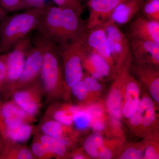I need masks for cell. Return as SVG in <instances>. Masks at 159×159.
Listing matches in <instances>:
<instances>
[{"label":"cell","instance_id":"1","mask_svg":"<svg viewBox=\"0 0 159 159\" xmlns=\"http://www.w3.org/2000/svg\"><path fill=\"white\" fill-rule=\"evenodd\" d=\"M32 40L41 47L43 62L40 77L44 93L50 99H57L65 89L63 73L57 44L38 32Z\"/></svg>","mask_w":159,"mask_h":159},{"label":"cell","instance_id":"2","mask_svg":"<svg viewBox=\"0 0 159 159\" xmlns=\"http://www.w3.org/2000/svg\"><path fill=\"white\" fill-rule=\"evenodd\" d=\"M46 5L31 7L23 12L6 15L0 20V44L2 53L10 51L20 41L35 30Z\"/></svg>","mask_w":159,"mask_h":159},{"label":"cell","instance_id":"3","mask_svg":"<svg viewBox=\"0 0 159 159\" xmlns=\"http://www.w3.org/2000/svg\"><path fill=\"white\" fill-rule=\"evenodd\" d=\"M86 31L75 41L57 45L62 63L65 89L71 90L83 76L80 50L85 41Z\"/></svg>","mask_w":159,"mask_h":159},{"label":"cell","instance_id":"4","mask_svg":"<svg viewBox=\"0 0 159 159\" xmlns=\"http://www.w3.org/2000/svg\"><path fill=\"white\" fill-rule=\"evenodd\" d=\"M30 35L20 41L10 51L3 54L7 71L6 84L2 93H12V88L21 74L27 54L33 47Z\"/></svg>","mask_w":159,"mask_h":159},{"label":"cell","instance_id":"5","mask_svg":"<svg viewBox=\"0 0 159 159\" xmlns=\"http://www.w3.org/2000/svg\"><path fill=\"white\" fill-rule=\"evenodd\" d=\"M105 26L111 54L119 73L127 68L130 62L132 52L130 41L118 25L110 20L105 23Z\"/></svg>","mask_w":159,"mask_h":159},{"label":"cell","instance_id":"6","mask_svg":"<svg viewBox=\"0 0 159 159\" xmlns=\"http://www.w3.org/2000/svg\"><path fill=\"white\" fill-rule=\"evenodd\" d=\"M63 27L62 8L46 4L35 31L51 39L59 46L62 43Z\"/></svg>","mask_w":159,"mask_h":159},{"label":"cell","instance_id":"7","mask_svg":"<svg viewBox=\"0 0 159 159\" xmlns=\"http://www.w3.org/2000/svg\"><path fill=\"white\" fill-rule=\"evenodd\" d=\"M33 47L27 54L21 74L13 85L12 93L32 84L39 79L42 66L43 51L37 43L33 41Z\"/></svg>","mask_w":159,"mask_h":159},{"label":"cell","instance_id":"8","mask_svg":"<svg viewBox=\"0 0 159 159\" xmlns=\"http://www.w3.org/2000/svg\"><path fill=\"white\" fill-rule=\"evenodd\" d=\"M43 93L42 86L38 80L24 88L13 91L12 100L27 113L35 117L41 107Z\"/></svg>","mask_w":159,"mask_h":159},{"label":"cell","instance_id":"9","mask_svg":"<svg viewBox=\"0 0 159 159\" xmlns=\"http://www.w3.org/2000/svg\"><path fill=\"white\" fill-rule=\"evenodd\" d=\"M83 46L103 57L115 69L106 32L105 24L87 30Z\"/></svg>","mask_w":159,"mask_h":159},{"label":"cell","instance_id":"10","mask_svg":"<svg viewBox=\"0 0 159 159\" xmlns=\"http://www.w3.org/2000/svg\"><path fill=\"white\" fill-rule=\"evenodd\" d=\"M127 0H88L89 16L86 21L87 30L104 25L119 4Z\"/></svg>","mask_w":159,"mask_h":159},{"label":"cell","instance_id":"11","mask_svg":"<svg viewBox=\"0 0 159 159\" xmlns=\"http://www.w3.org/2000/svg\"><path fill=\"white\" fill-rule=\"evenodd\" d=\"M62 9V41L60 45L75 41L87 30L86 21L81 17V11L70 9Z\"/></svg>","mask_w":159,"mask_h":159},{"label":"cell","instance_id":"12","mask_svg":"<svg viewBox=\"0 0 159 159\" xmlns=\"http://www.w3.org/2000/svg\"><path fill=\"white\" fill-rule=\"evenodd\" d=\"M80 57L83 67L92 77L97 80L108 77L115 72L108 62L100 55L83 46L80 50Z\"/></svg>","mask_w":159,"mask_h":159},{"label":"cell","instance_id":"13","mask_svg":"<svg viewBox=\"0 0 159 159\" xmlns=\"http://www.w3.org/2000/svg\"><path fill=\"white\" fill-rule=\"evenodd\" d=\"M129 39L147 40L159 44V22L138 16L131 21Z\"/></svg>","mask_w":159,"mask_h":159},{"label":"cell","instance_id":"14","mask_svg":"<svg viewBox=\"0 0 159 159\" xmlns=\"http://www.w3.org/2000/svg\"><path fill=\"white\" fill-rule=\"evenodd\" d=\"M129 41L132 52L138 63L158 65L159 43L152 41L137 39H131Z\"/></svg>","mask_w":159,"mask_h":159},{"label":"cell","instance_id":"15","mask_svg":"<svg viewBox=\"0 0 159 159\" xmlns=\"http://www.w3.org/2000/svg\"><path fill=\"white\" fill-rule=\"evenodd\" d=\"M124 102L122 114L125 118H129L135 112L140 102V88L136 81L126 74L125 82Z\"/></svg>","mask_w":159,"mask_h":159},{"label":"cell","instance_id":"16","mask_svg":"<svg viewBox=\"0 0 159 159\" xmlns=\"http://www.w3.org/2000/svg\"><path fill=\"white\" fill-rule=\"evenodd\" d=\"M145 0H127L119 4L113 11L110 19L117 25H125L130 22L141 11Z\"/></svg>","mask_w":159,"mask_h":159},{"label":"cell","instance_id":"17","mask_svg":"<svg viewBox=\"0 0 159 159\" xmlns=\"http://www.w3.org/2000/svg\"><path fill=\"white\" fill-rule=\"evenodd\" d=\"M155 119L154 104L152 99L143 97L133 115L129 118V122L134 126L142 125L148 127L152 124Z\"/></svg>","mask_w":159,"mask_h":159},{"label":"cell","instance_id":"18","mask_svg":"<svg viewBox=\"0 0 159 159\" xmlns=\"http://www.w3.org/2000/svg\"><path fill=\"white\" fill-rule=\"evenodd\" d=\"M127 73V70L125 69L119 73V77L107 97V109L112 119L115 120H119L122 115V96L120 90V87L124 82Z\"/></svg>","mask_w":159,"mask_h":159},{"label":"cell","instance_id":"19","mask_svg":"<svg viewBox=\"0 0 159 159\" xmlns=\"http://www.w3.org/2000/svg\"><path fill=\"white\" fill-rule=\"evenodd\" d=\"M40 130L42 133L58 139L67 146L71 144L74 138L70 126L51 119H45L40 125Z\"/></svg>","mask_w":159,"mask_h":159},{"label":"cell","instance_id":"20","mask_svg":"<svg viewBox=\"0 0 159 159\" xmlns=\"http://www.w3.org/2000/svg\"><path fill=\"white\" fill-rule=\"evenodd\" d=\"M36 128L31 124H25L14 129L7 130L0 134L5 145L20 144L28 141Z\"/></svg>","mask_w":159,"mask_h":159},{"label":"cell","instance_id":"21","mask_svg":"<svg viewBox=\"0 0 159 159\" xmlns=\"http://www.w3.org/2000/svg\"><path fill=\"white\" fill-rule=\"evenodd\" d=\"M75 106L64 105L50 106L47 110L45 119H51L62 125L71 126L73 123V116Z\"/></svg>","mask_w":159,"mask_h":159},{"label":"cell","instance_id":"22","mask_svg":"<svg viewBox=\"0 0 159 159\" xmlns=\"http://www.w3.org/2000/svg\"><path fill=\"white\" fill-rule=\"evenodd\" d=\"M36 137L53 157L61 158L66 154L67 146L58 139L42 133Z\"/></svg>","mask_w":159,"mask_h":159},{"label":"cell","instance_id":"23","mask_svg":"<svg viewBox=\"0 0 159 159\" xmlns=\"http://www.w3.org/2000/svg\"><path fill=\"white\" fill-rule=\"evenodd\" d=\"M31 150L19 144L5 145L2 159H34Z\"/></svg>","mask_w":159,"mask_h":159},{"label":"cell","instance_id":"24","mask_svg":"<svg viewBox=\"0 0 159 159\" xmlns=\"http://www.w3.org/2000/svg\"><path fill=\"white\" fill-rule=\"evenodd\" d=\"M104 141L101 134L95 132L91 134L84 144V148L89 156L94 158H98V152L102 146Z\"/></svg>","mask_w":159,"mask_h":159},{"label":"cell","instance_id":"25","mask_svg":"<svg viewBox=\"0 0 159 159\" xmlns=\"http://www.w3.org/2000/svg\"><path fill=\"white\" fill-rule=\"evenodd\" d=\"M91 122L90 116L85 109L75 106L73 124L76 128L80 130L87 129L90 125Z\"/></svg>","mask_w":159,"mask_h":159},{"label":"cell","instance_id":"26","mask_svg":"<svg viewBox=\"0 0 159 159\" xmlns=\"http://www.w3.org/2000/svg\"><path fill=\"white\" fill-rule=\"evenodd\" d=\"M140 11L148 19L159 22V0H145Z\"/></svg>","mask_w":159,"mask_h":159},{"label":"cell","instance_id":"27","mask_svg":"<svg viewBox=\"0 0 159 159\" xmlns=\"http://www.w3.org/2000/svg\"><path fill=\"white\" fill-rule=\"evenodd\" d=\"M0 6L6 14L31 8L26 0H0Z\"/></svg>","mask_w":159,"mask_h":159},{"label":"cell","instance_id":"28","mask_svg":"<svg viewBox=\"0 0 159 159\" xmlns=\"http://www.w3.org/2000/svg\"><path fill=\"white\" fill-rule=\"evenodd\" d=\"M30 150L35 158L48 159L53 157L36 136L31 144Z\"/></svg>","mask_w":159,"mask_h":159},{"label":"cell","instance_id":"29","mask_svg":"<svg viewBox=\"0 0 159 159\" xmlns=\"http://www.w3.org/2000/svg\"><path fill=\"white\" fill-rule=\"evenodd\" d=\"M70 90L74 97L80 101L85 100L89 93L85 84L82 79L74 84Z\"/></svg>","mask_w":159,"mask_h":159},{"label":"cell","instance_id":"30","mask_svg":"<svg viewBox=\"0 0 159 159\" xmlns=\"http://www.w3.org/2000/svg\"><path fill=\"white\" fill-rule=\"evenodd\" d=\"M56 6L63 9H70L83 12V7L79 0H53Z\"/></svg>","mask_w":159,"mask_h":159},{"label":"cell","instance_id":"31","mask_svg":"<svg viewBox=\"0 0 159 159\" xmlns=\"http://www.w3.org/2000/svg\"><path fill=\"white\" fill-rule=\"evenodd\" d=\"M82 79L85 84L89 93L97 92L102 89V86L98 82L97 79L94 78L92 76H86L84 77L83 75Z\"/></svg>","mask_w":159,"mask_h":159},{"label":"cell","instance_id":"32","mask_svg":"<svg viewBox=\"0 0 159 159\" xmlns=\"http://www.w3.org/2000/svg\"><path fill=\"white\" fill-rule=\"evenodd\" d=\"M143 157L142 151L139 148L131 147L126 149L122 154L120 158L122 159H139Z\"/></svg>","mask_w":159,"mask_h":159},{"label":"cell","instance_id":"33","mask_svg":"<svg viewBox=\"0 0 159 159\" xmlns=\"http://www.w3.org/2000/svg\"><path fill=\"white\" fill-rule=\"evenodd\" d=\"M85 109L90 116L91 121L95 119H102L103 111L100 106L93 104Z\"/></svg>","mask_w":159,"mask_h":159},{"label":"cell","instance_id":"34","mask_svg":"<svg viewBox=\"0 0 159 159\" xmlns=\"http://www.w3.org/2000/svg\"><path fill=\"white\" fill-rule=\"evenodd\" d=\"M7 71L3 54L0 55V93H2L6 84Z\"/></svg>","mask_w":159,"mask_h":159},{"label":"cell","instance_id":"35","mask_svg":"<svg viewBox=\"0 0 159 159\" xmlns=\"http://www.w3.org/2000/svg\"><path fill=\"white\" fill-rule=\"evenodd\" d=\"M151 96L156 102H159V78L153 80L149 85Z\"/></svg>","mask_w":159,"mask_h":159},{"label":"cell","instance_id":"36","mask_svg":"<svg viewBox=\"0 0 159 159\" xmlns=\"http://www.w3.org/2000/svg\"><path fill=\"white\" fill-rule=\"evenodd\" d=\"M90 126L94 130L97 132L102 131L105 129V124L102 119H95L92 120Z\"/></svg>","mask_w":159,"mask_h":159},{"label":"cell","instance_id":"37","mask_svg":"<svg viewBox=\"0 0 159 159\" xmlns=\"http://www.w3.org/2000/svg\"><path fill=\"white\" fill-rule=\"evenodd\" d=\"M143 158L146 159H156L159 158V154L155 148L152 146H148L145 151Z\"/></svg>","mask_w":159,"mask_h":159},{"label":"cell","instance_id":"38","mask_svg":"<svg viewBox=\"0 0 159 159\" xmlns=\"http://www.w3.org/2000/svg\"><path fill=\"white\" fill-rule=\"evenodd\" d=\"M112 156L110 149L104 146H102L98 152V158L101 159H109Z\"/></svg>","mask_w":159,"mask_h":159},{"label":"cell","instance_id":"39","mask_svg":"<svg viewBox=\"0 0 159 159\" xmlns=\"http://www.w3.org/2000/svg\"><path fill=\"white\" fill-rule=\"evenodd\" d=\"M30 7L42 6L45 5V0H26Z\"/></svg>","mask_w":159,"mask_h":159},{"label":"cell","instance_id":"40","mask_svg":"<svg viewBox=\"0 0 159 159\" xmlns=\"http://www.w3.org/2000/svg\"><path fill=\"white\" fill-rule=\"evenodd\" d=\"M5 147V143L2 137L0 136V159H2L3 150Z\"/></svg>","mask_w":159,"mask_h":159},{"label":"cell","instance_id":"41","mask_svg":"<svg viewBox=\"0 0 159 159\" xmlns=\"http://www.w3.org/2000/svg\"><path fill=\"white\" fill-rule=\"evenodd\" d=\"M72 158L74 159H84V157L82 154L80 152H75L72 156Z\"/></svg>","mask_w":159,"mask_h":159},{"label":"cell","instance_id":"42","mask_svg":"<svg viewBox=\"0 0 159 159\" xmlns=\"http://www.w3.org/2000/svg\"><path fill=\"white\" fill-rule=\"evenodd\" d=\"M7 15V14L5 12L0 6V20L2 19L3 17H5Z\"/></svg>","mask_w":159,"mask_h":159},{"label":"cell","instance_id":"43","mask_svg":"<svg viewBox=\"0 0 159 159\" xmlns=\"http://www.w3.org/2000/svg\"><path fill=\"white\" fill-rule=\"evenodd\" d=\"M2 48H1V44H0V55L2 54Z\"/></svg>","mask_w":159,"mask_h":159}]
</instances>
